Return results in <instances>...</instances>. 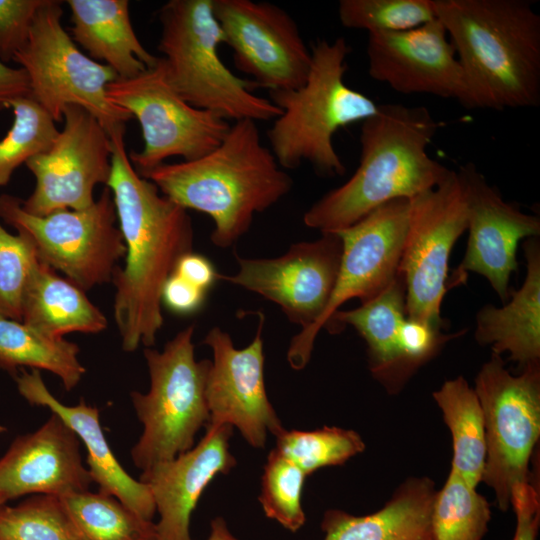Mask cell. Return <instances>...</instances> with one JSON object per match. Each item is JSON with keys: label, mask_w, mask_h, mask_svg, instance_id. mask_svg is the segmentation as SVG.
Returning <instances> with one entry per match:
<instances>
[{"label": "cell", "mask_w": 540, "mask_h": 540, "mask_svg": "<svg viewBox=\"0 0 540 540\" xmlns=\"http://www.w3.org/2000/svg\"><path fill=\"white\" fill-rule=\"evenodd\" d=\"M111 174L106 186L115 204L126 246L125 263L114 272L113 315L122 349L155 344L163 326L162 290L185 254L193 251L188 210L160 194L133 167L125 145V126L110 134Z\"/></svg>", "instance_id": "obj_1"}, {"label": "cell", "mask_w": 540, "mask_h": 540, "mask_svg": "<svg viewBox=\"0 0 540 540\" xmlns=\"http://www.w3.org/2000/svg\"><path fill=\"white\" fill-rule=\"evenodd\" d=\"M141 176L183 208L210 216V239L220 248L234 245L254 215L275 205L293 186L250 119L231 124L222 142L204 156L164 163Z\"/></svg>", "instance_id": "obj_2"}, {"label": "cell", "mask_w": 540, "mask_h": 540, "mask_svg": "<svg viewBox=\"0 0 540 540\" xmlns=\"http://www.w3.org/2000/svg\"><path fill=\"white\" fill-rule=\"evenodd\" d=\"M438 127L425 106L379 105L362 121L356 171L305 212V226L337 232L387 202L438 186L451 171L427 152Z\"/></svg>", "instance_id": "obj_3"}, {"label": "cell", "mask_w": 540, "mask_h": 540, "mask_svg": "<svg viewBox=\"0 0 540 540\" xmlns=\"http://www.w3.org/2000/svg\"><path fill=\"white\" fill-rule=\"evenodd\" d=\"M473 109L540 105V15L528 0H433Z\"/></svg>", "instance_id": "obj_4"}, {"label": "cell", "mask_w": 540, "mask_h": 540, "mask_svg": "<svg viewBox=\"0 0 540 540\" xmlns=\"http://www.w3.org/2000/svg\"><path fill=\"white\" fill-rule=\"evenodd\" d=\"M351 48L343 37L317 40L311 47L306 81L297 89L268 91L281 111L266 136L283 169L310 163L324 176H341L346 168L333 145L341 128L374 115L379 105L345 82Z\"/></svg>", "instance_id": "obj_5"}, {"label": "cell", "mask_w": 540, "mask_h": 540, "mask_svg": "<svg viewBox=\"0 0 540 540\" xmlns=\"http://www.w3.org/2000/svg\"><path fill=\"white\" fill-rule=\"evenodd\" d=\"M158 50L172 88L187 103L229 121H270L282 111L256 95L254 83L235 75L218 48L222 30L212 0H169L158 10Z\"/></svg>", "instance_id": "obj_6"}, {"label": "cell", "mask_w": 540, "mask_h": 540, "mask_svg": "<svg viewBox=\"0 0 540 540\" xmlns=\"http://www.w3.org/2000/svg\"><path fill=\"white\" fill-rule=\"evenodd\" d=\"M194 330V324L187 326L161 351L144 350L150 388L130 393L143 425L131 458L142 471L190 450L197 432L209 422L205 385L211 360L195 359Z\"/></svg>", "instance_id": "obj_7"}, {"label": "cell", "mask_w": 540, "mask_h": 540, "mask_svg": "<svg viewBox=\"0 0 540 540\" xmlns=\"http://www.w3.org/2000/svg\"><path fill=\"white\" fill-rule=\"evenodd\" d=\"M62 2L45 0L39 8L27 43L13 61L28 77L29 97L55 122L76 105L91 113L108 134L126 125L131 115L114 105L107 86L118 77L107 65L81 52L62 25Z\"/></svg>", "instance_id": "obj_8"}, {"label": "cell", "mask_w": 540, "mask_h": 540, "mask_svg": "<svg viewBox=\"0 0 540 540\" xmlns=\"http://www.w3.org/2000/svg\"><path fill=\"white\" fill-rule=\"evenodd\" d=\"M19 197L0 195V220L25 234L38 259L83 291L112 282L126 246L112 193L104 188L94 203L79 210L36 216L23 210Z\"/></svg>", "instance_id": "obj_9"}, {"label": "cell", "mask_w": 540, "mask_h": 540, "mask_svg": "<svg viewBox=\"0 0 540 540\" xmlns=\"http://www.w3.org/2000/svg\"><path fill=\"white\" fill-rule=\"evenodd\" d=\"M474 391L485 429L482 481L494 492L498 507L511 506L513 488L529 482V461L540 435L539 364L512 375L499 355L482 365Z\"/></svg>", "instance_id": "obj_10"}, {"label": "cell", "mask_w": 540, "mask_h": 540, "mask_svg": "<svg viewBox=\"0 0 540 540\" xmlns=\"http://www.w3.org/2000/svg\"><path fill=\"white\" fill-rule=\"evenodd\" d=\"M107 96L139 122L144 145L129 159L140 175L171 157L189 161L204 156L222 142L231 125L181 98L167 80L161 57L140 74L109 83Z\"/></svg>", "instance_id": "obj_11"}, {"label": "cell", "mask_w": 540, "mask_h": 540, "mask_svg": "<svg viewBox=\"0 0 540 540\" xmlns=\"http://www.w3.org/2000/svg\"><path fill=\"white\" fill-rule=\"evenodd\" d=\"M409 220L398 273L406 290V317L443 328L441 304L448 291L452 248L467 230L465 187L451 170L438 186L409 199Z\"/></svg>", "instance_id": "obj_12"}, {"label": "cell", "mask_w": 540, "mask_h": 540, "mask_svg": "<svg viewBox=\"0 0 540 540\" xmlns=\"http://www.w3.org/2000/svg\"><path fill=\"white\" fill-rule=\"evenodd\" d=\"M410 201L399 198L371 211L355 224L337 233L342 255L328 304L311 326L301 329L290 342L287 361L294 370L309 362L321 329L350 299L367 302L380 294L397 276L408 228Z\"/></svg>", "instance_id": "obj_13"}, {"label": "cell", "mask_w": 540, "mask_h": 540, "mask_svg": "<svg viewBox=\"0 0 540 540\" xmlns=\"http://www.w3.org/2000/svg\"><path fill=\"white\" fill-rule=\"evenodd\" d=\"M64 126L50 147L26 163L35 187L21 200L24 211L36 216L92 205L94 189L111 174V140L106 129L87 110L68 105Z\"/></svg>", "instance_id": "obj_14"}, {"label": "cell", "mask_w": 540, "mask_h": 540, "mask_svg": "<svg viewBox=\"0 0 540 540\" xmlns=\"http://www.w3.org/2000/svg\"><path fill=\"white\" fill-rule=\"evenodd\" d=\"M213 13L236 68L255 88L297 89L307 79L309 49L296 21L270 2L212 0Z\"/></svg>", "instance_id": "obj_15"}, {"label": "cell", "mask_w": 540, "mask_h": 540, "mask_svg": "<svg viewBox=\"0 0 540 540\" xmlns=\"http://www.w3.org/2000/svg\"><path fill=\"white\" fill-rule=\"evenodd\" d=\"M342 255L337 233L292 244L275 258L236 255L238 271L219 279L254 292L278 305L287 319L305 329L324 312L331 297Z\"/></svg>", "instance_id": "obj_16"}, {"label": "cell", "mask_w": 540, "mask_h": 540, "mask_svg": "<svg viewBox=\"0 0 540 540\" xmlns=\"http://www.w3.org/2000/svg\"><path fill=\"white\" fill-rule=\"evenodd\" d=\"M258 314L256 335L242 349H237L229 333L218 326L206 334L203 343L212 350L213 360L207 373L205 396L207 426L236 427L250 446L264 448L268 433L276 436L284 428L266 392L265 316Z\"/></svg>", "instance_id": "obj_17"}, {"label": "cell", "mask_w": 540, "mask_h": 540, "mask_svg": "<svg viewBox=\"0 0 540 540\" xmlns=\"http://www.w3.org/2000/svg\"><path fill=\"white\" fill-rule=\"evenodd\" d=\"M368 73L402 94H431L473 109L455 49L443 24L433 19L419 27L368 34Z\"/></svg>", "instance_id": "obj_18"}, {"label": "cell", "mask_w": 540, "mask_h": 540, "mask_svg": "<svg viewBox=\"0 0 540 540\" xmlns=\"http://www.w3.org/2000/svg\"><path fill=\"white\" fill-rule=\"evenodd\" d=\"M466 192L469 231L462 262L448 278L447 287L465 282L468 272L484 276L503 302L509 280L517 270L516 250L521 239L540 235V219L506 202L474 165L458 171Z\"/></svg>", "instance_id": "obj_19"}, {"label": "cell", "mask_w": 540, "mask_h": 540, "mask_svg": "<svg viewBox=\"0 0 540 540\" xmlns=\"http://www.w3.org/2000/svg\"><path fill=\"white\" fill-rule=\"evenodd\" d=\"M91 483L78 436L55 413L0 457V495L7 502L24 495L63 497L88 491Z\"/></svg>", "instance_id": "obj_20"}, {"label": "cell", "mask_w": 540, "mask_h": 540, "mask_svg": "<svg viewBox=\"0 0 540 540\" xmlns=\"http://www.w3.org/2000/svg\"><path fill=\"white\" fill-rule=\"evenodd\" d=\"M232 433L230 425L207 426L196 446L142 471L139 480L150 488L159 514L156 540H192L191 515L202 492L237 464L229 448Z\"/></svg>", "instance_id": "obj_21"}, {"label": "cell", "mask_w": 540, "mask_h": 540, "mask_svg": "<svg viewBox=\"0 0 540 540\" xmlns=\"http://www.w3.org/2000/svg\"><path fill=\"white\" fill-rule=\"evenodd\" d=\"M15 380L26 401L55 413L84 444L87 469L92 482L99 486L98 492L115 497L140 517L153 521L156 507L150 488L131 477L116 459L102 430L99 409L83 399L73 406L61 403L48 390L37 369H21Z\"/></svg>", "instance_id": "obj_22"}, {"label": "cell", "mask_w": 540, "mask_h": 540, "mask_svg": "<svg viewBox=\"0 0 540 540\" xmlns=\"http://www.w3.org/2000/svg\"><path fill=\"white\" fill-rule=\"evenodd\" d=\"M406 290L398 273L376 297L352 310H338L329 330L340 332L352 326L367 345L368 365L372 375L390 393L398 392L412 375L402 349V327L406 320Z\"/></svg>", "instance_id": "obj_23"}, {"label": "cell", "mask_w": 540, "mask_h": 540, "mask_svg": "<svg viewBox=\"0 0 540 540\" xmlns=\"http://www.w3.org/2000/svg\"><path fill=\"white\" fill-rule=\"evenodd\" d=\"M526 277L502 307L488 304L476 316L475 338L493 353H507L522 369L540 360V247L536 237L524 243Z\"/></svg>", "instance_id": "obj_24"}, {"label": "cell", "mask_w": 540, "mask_h": 540, "mask_svg": "<svg viewBox=\"0 0 540 540\" xmlns=\"http://www.w3.org/2000/svg\"><path fill=\"white\" fill-rule=\"evenodd\" d=\"M71 38L94 61L118 78L134 77L156 65L158 57L140 42L132 26L128 0H68Z\"/></svg>", "instance_id": "obj_25"}, {"label": "cell", "mask_w": 540, "mask_h": 540, "mask_svg": "<svg viewBox=\"0 0 540 540\" xmlns=\"http://www.w3.org/2000/svg\"><path fill=\"white\" fill-rule=\"evenodd\" d=\"M436 493L431 479L410 478L374 513L354 516L327 510L321 522L323 540H432L431 512Z\"/></svg>", "instance_id": "obj_26"}, {"label": "cell", "mask_w": 540, "mask_h": 540, "mask_svg": "<svg viewBox=\"0 0 540 540\" xmlns=\"http://www.w3.org/2000/svg\"><path fill=\"white\" fill-rule=\"evenodd\" d=\"M22 322L52 338L72 332L95 334L107 327L105 315L85 291L40 260L24 294Z\"/></svg>", "instance_id": "obj_27"}, {"label": "cell", "mask_w": 540, "mask_h": 540, "mask_svg": "<svg viewBox=\"0 0 540 540\" xmlns=\"http://www.w3.org/2000/svg\"><path fill=\"white\" fill-rule=\"evenodd\" d=\"M79 352L78 345L65 338L49 337L21 321L0 315V369L14 377L19 368L46 370L71 391L85 373Z\"/></svg>", "instance_id": "obj_28"}, {"label": "cell", "mask_w": 540, "mask_h": 540, "mask_svg": "<svg viewBox=\"0 0 540 540\" xmlns=\"http://www.w3.org/2000/svg\"><path fill=\"white\" fill-rule=\"evenodd\" d=\"M452 436L451 469L476 487L482 481L486 444L483 412L478 397L465 378L446 381L433 392Z\"/></svg>", "instance_id": "obj_29"}, {"label": "cell", "mask_w": 540, "mask_h": 540, "mask_svg": "<svg viewBox=\"0 0 540 540\" xmlns=\"http://www.w3.org/2000/svg\"><path fill=\"white\" fill-rule=\"evenodd\" d=\"M60 498L80 540H156V524L113 496L88 490Z\"/></svg>", "instance_id": "obj_30"}, {"label": "cell", "mask_w": 540, "mask_h": 540, "mask_svg": "<svg viewBox=\"0 0 540 540\" xmlns=\"http://www.w3.org/2000/svg\"><path fill=\"white\" fill-rule=\"evenodd\" d=\"M490 518L487 500L451 469L433 502L432 540H482Z\"/></svg>", "instance_id": "obj_31"}, {"label": "cell", "mask_w": 540, "mask_h": 540, "mask_svg": "<svg viewBox=\"0 0 540 540\" xmlns=\"http://www.w3.org/2000/svg\"><path fill=\"white\" fill-rule=\"evenodd\" d=\"M275 437V449L306 476L322 467L342 465L365 449L357 432L339 427L325 426L313 431L283 429Z\"/></svg>", "instance_id": "obj_32"}, {"label": "cell", "mask_w": 540, "mask_h": 540, "mask_svg": "<svg viewBox=\"0 0 540 540\" xmlns=\"http://www.w3.org/2000/svg\"><path fill=\"white\" fill-rule=\"evenodd\" d=\"M0 540H80L60 497L30 495L0 506Z\"/></svg>", "instance_id": "obj_33"}, {"label": "cell", "mask_w": 540, "mask_h": 540, "mask_svg": "<svg viewBox=\"0 0 540 540\" xmlns=\"http://www.w3.org/2000/svg\"><path fill=\"white\" fill-rule=\"evenodd\" d=\"M9 108L14 120L0 139V187L10 182L18 167L46 151L59 133L52 117L30 97L11 101Z\"/></svg>", "instance_id": "obj_34"}, {"label": "cell", "mask_w": 540, "mask_h": 540, "mask_svg": "<svg viewBox=\"0 0 540 540\" xmlns=\"http://www.w3.org/2000/svg\"><path fill=\"white\" fill-rule=\"evenodd\" d=\"M340 23L348 29L368 34L401 32L433 19V0H341Z\"/></svg>", "instance_id": "obj_35"}, {"label": "cell", "mask_w": 540, "mask_h": 540, "mask_svg": "<svg viewBox=\"0 0 540 540\" xmlns=\"http://www.w3.org/2000/svg\"><path fill=\"white\" fill-rule=\"evenodd\" d=\"M306 474L275 448L267 457L259 502L265 515L297 532L306 521L301 497Z\"/></svg>", "instance_id": "obj_36"}, {"label": "cell", "mask_w": 540, "mask_h": 540, "mask_svg": "<svg viewBox=\"0 0 540 540\" xmlns=\"http://www.w3.org/2000/svg\"><path fill=\"white\" fill-rule=\"evenodd\" d=\"M38 261L30 239L0 222V315L22 322L24 294Z\"/></svg>", "instance_id": "obj_37"}, {"label": "cell", "mask_w": 540, "mask_h": 540, "mask_svg": "<svg viewBox=\"0 0 540 540\" xmlns=\"http://www.w3.org/2000/svg\"><path fill=\"white\" fill-rule=\"evenodd\" d=\"M45 0H0V61H13L27 43L34 18Z\"/></svg>", "instance_id": "obj_38"}, {"label": "cell", "mask_w": 540, "mask_h": 540, "mask_svg": "<svg viewBox=\"0 0 540 540\" xmlns=\"http://www.w3.org/2000/svg\"><path fill=\"white\" fill-rule=\"evenodd\" d=\"M511 506L516 515L513 540H536L539 527V494L530 482L516 485L511 494Z\"/></svg>", "instance_id": "obj_39"}, {"label": "cell", "mask_w": 540, "mask_h": 540, "mask_svg": "<svg viewBox=\"0 0 540 540\" xmlns=\"http://www.w3.org/2000/svg\"><path fill=\"white\" fill-rule=\"evenodd\" d=\"M206 293L173 273L164 284L162 304L177 314H191L202 307Z\"/></svg>", "instance_id": "obj_40"}, {"label": "cell", "mask_w": 540, "mask_h": 540, "mask_svg": "<svg viewBox=\"0 0 540 540\" xmlns=\"http://www.w3.org/2000/svg\"><path fill=\"white\" fill-rule=\"evenodd\" d=\"M173 273L206 292L219 279L212 262L193 251L180 258Z\"/></svg>", "instance_id": "obj_41"}, {"label": "cell", "mask_w": 540, "mask_h": 540, "mask_svg": "<svg viewBox=\"0 0 540 540\" xmlns=\"http://www.w3.org/2000/svg\"><path fill=\"white\" fill-rule=\"evenodd\" d=\"M29 82L26 72L0 61V111L9 108L17 98L29 97Z\"/></svg>", "instance_id": "obj_42"}, {"label": "cell", "mask_w": 540, "mask_h": 540, "mask_svg": "<svg viewBox=\"0 0 540 540\" xmlns=\"http://www.w3.org/2000/svg\"><path fill=\"white\" fill-rule=\"evenodd\" d=\"M211 531L207 540H239L229 530L223 517H216L211 520Z\"/></svg>", "instance_id": "obj_43"}, {"label": "cell", "mask_w": 540, "mask_h": 540, "mask_svg": "<svg viewBox=\"0 0 540 540\" xmlns=\"http://www.w3.org/2000/svg\"><path fill=\"white\" fill-rule=\"evenodd\" d=\"M6 503L7 501L0 495V506Z\"/></svg>", "instance_id": "obj_44"}]
</instances>
